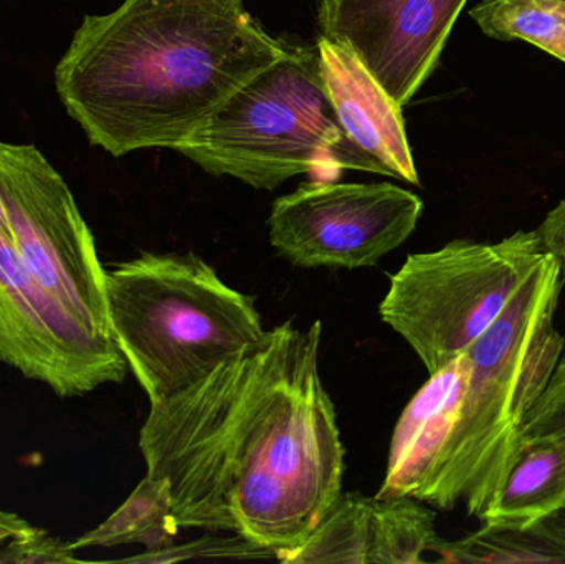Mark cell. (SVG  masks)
Returning <instances> with one entry per match:
<instances>
[{"instance_id":"cell-13","label":"cell","mask_w":565,"mask_h":564,"mask_svg":"<svg viewBox=\"0 0 565 564\" xmlns=\"http://www.w3.org/2000/svg\"><path fill=\"white\" fill-rule=\"evenodd\" d=\"M565 510V426L524 437L516 466L480 519L491 532L527 533Z\"/></svg>"},{"instance_id":"cell-10","label":"cell","mask_w":565,"mask_h":564,"mask_svg":"<svg viewBox=\"0 0 565 564\" xmlns=\"http://www.w3.org/2000/svg\"><path fill=\"white\" fill-rule=\"evenodd\" d=\"M468 0H322V35L351 46L404 108L430 78Z\"/></svg>"},{"instance_id":"cell-16","label":"cell","mask_w":565,"mask_h":564,"mask_svg":"<svg viewBox=\"0 0 565 564\" xmlns=\"http://www.w3.org/2000/svg\"><path fill=\"white\" fill-rule=\"evenodd\" d=\"M470 17L490 39L531 43L565 63V0H480Z\"/></svg>"},{"instance_id":"cell-14","label":"cell","mask_w":565,"mask_h":564,"mask_svg":"<svg viewBox=\"0 0 565 564\" xmlns=\"http://www.w3.org/2000/svg\"><path fill=\"white\" fill-rule=\"evenodd\" d=\"M179 530L181 526L172 510L168 479L146 476L108 520L70 542V546L82 552L86 549L142 545L146 552H159L174 545Z\"/></svg>"},{"instance_id":"cell-7","label":"cell","mask_w":565,"mask_h":564,"mask_svg":"<svg viewBox=\"0 0 565 564\" xmlns=\"http://www.w3.org/2000/svg\"><path fill=\"white\" fill-rule=\"evenodd\" d=\"M0 199L13 244L36 280L86 327L115 338L92 228L65 179L35 146L0 141Z\"/></svg>"},{"instance_id":"cell-24","label":"cell","mask_w":565,"mask_h":564,"mask_svg":"<svg viewBox=\"0 0 565 564\" xmlns=\"http://www.w3.org/2000/svg\"><path fill=\"white\" fill-rule=\"evenodd\" d=\"M19 530L10 529V526L0 525V545L12 536L19 535ZM23 533V532H22Z\"/></svg>"},{"instance_id":"cell-17","label":"cell","mask_w":565,"mask_h":564,"mask_svg":"<svg viewBox=\"0 0 565 564\" xmlns=\"http://www.w3.org/2000/svg\"><path fill=\"white\" fill-rule=\"evenodd\" d=\"M434 510L415 497L375 499L369 564H415L435 552L440 536Z\"/></svg>"},{"instance_id":"cell-11","label":"cell","mask_w":565,"mask_h":564,"mask_svg":"<svg viewBox=\"0 0 565 564\" xmlns=\"http://www.w3.org/2000/svg\"><path fill=\"white\" fill-rule=\"evenodd\" d=\"M316 52L322 85L344 135L348 169L420 185L401 106L351 46L321 33Z\"/></svg>"},{"instance_id":"cell-21","label":"cell","mask_w":565,"mask_h":564,"mask_svg":"<svg viewBox=\"0 0 565 564\" xmlns=\"http://www.w3.org/2000/svg\"><path fill=\"white\" fill-rule=\"evenodd\" d=\"M79 562L70 542L32 529L0 545V564H66Z\"/></svg>"},{"instance_id":"cell-4","label":"cell","mask_w":565,"mask_h":564,"mask_svg":"<svg viewBox=\"0 0 565 564\" xmlns=\"http://www.w3.org/2000/svg\"><path fill=\"white\" fill-rule=\"evenodd\" d=\"M113 337L139 386L158 403L260 343L255 298L195 254H145L106 268Z\"/></svg>"},{"instance_id":"cell-20","label":"cell","mask_w":565,"mask_h":564,"mask_svg":"<svg viewBox=\"0 0 565 564\" xmlns=\"http://www.w3.org/2000/svg\"><path fill=\"white\" fill-rule=\"evenodd\" d=\"M277 558L271 550L262 549L257 543L244 539L237 533L232 536L205 535L195 542L171 545L159 552H145L131 558L121 560L125 563L161 564L188 562V560H232V562H247V560Z\"/></svg>"},{"instance_id":"cell-5","label":"cell","mask_w":565,"mask_h":564,"mask_svg":"<svg viewBox=\"0 0 565 564\" xmlns=\"http://www.w3.org/2000/svg\"><path fill=\"white\" fill-rule=\"evenodd\" d=\"M214 175L274 191L299 174L335 181L345 142L316 50L295 49L232 95L178 149Z\"/></svg>"},{"instance_id":"cell-3","label":"cell","mask_w":565,"mask_h":564,"mask_svg":"<svg viewBox=\"0 0 565 564\" xmlns=\"http://www.w3.org/2000/svg\"><path fill=\"white\" fill-rule=\"evenodd\" d=\"M565 280L546 254L500 318L468 348L470 380L457 423L415 499L434 509L463 506L480 520L523 449L524 419L559 363L565 337L554 327Z\"/></svg>"},{"instance_id":"cell-19","label":"cell","mask_w":565,"mask_h":564,"mask_svg":"<svg viewBox=\"0 0 565 564\" xmlns=\"http://www.w3.org/2000/svg\"><path fill=\"white\" fill-rule=\"evenodd\" d=\"M445 563L553 562L527 533L480 532L458 540L438 543L435 552Z\"/></svg>"},{"instance_id":"cell-8","label":"cell","mask_w":565,"mask_h":564,"mask_svg":"<svg viewBox=\"0 0 565 564\" xmlns=\"http://www.w3.org/2000/svg\"><path fill=\"white\" fill-rule=\"evenodd\" d=\"M424 201L388 182H305L274 202L271 247L295 267H374L417 228Z\"/></svg>"},{"instance_id":"cell-22","label":"cell","mask_w":565,"mask_h":564,"mask_svg":"<svg viewBox=\"0 0 565 564\" xmlns=\"http://www.w3.org/2000/svg\"><path fill=\"white\" fill-rule=\"evenodd\" d=\"M536 232L541 248L559 265L565 280V199L544 217Z\"/></svg>"},{"instance_id":"cell-15","label":"cell","mask_w":565,"mask_h":564,"mask_svg":"<svg viewBox=\"0 0 565 564\" xmlns=\"http://www.w3.org/2000/svg\"><path fill=\"white\" fill-rule=\"evenodd\" d=\"M374 497L342 493L311 535L278 562L286 564H369Z\"/></svg>"},{"instance_id":"cell-26","label":"cell","mask_w":565,"mask_h":564,"mask_svg":"<svg viewBox=\"0 0 565 564\" xmlns=\"http://www.w3.org/2000/svg\"><path fill=\"white\" fill-rule=\"evenodd\" d=\"M321 2H322V0H321Z\"/></svg>"},{"instance_id":"cell-1","label":"cell","mask_w":565,"mask_h":564,"mask_svg":"<svg viewBox=\"0 0 565 564\" xmlns=\"http://www.w3.org/2000/svg\"><path fill=\"white\" fill-rule=\"evenodd\" d=\"M321 321H288L191 386L151 404L148 476L168 479L181 529L237 533L277 560L341 496L344 446L319 373Z\"/></svg>"},{"instance_id":"cell-6","label":"cell","mask_w":565,"mask_h":564,"mask_svg":"<svg viewBox=\"0 0 565 564\" xmlns=\"http://www.w3.org/2000/svg\"><path fill=\"white\" fill-rule=\"evenodd\" d=\"M544 257L536 231H518L500 242L454 241L411 254L392 275L379 313L428 374L437 373L503 315Z\"/></svg>"},{"instance_id":"cell-2","label":"cell","mask_w":565,"mask_h":564,"mask_svg":"<svg viewBox=\"0 0 565 564\" xmlns=\"http://www.w3.org/2000/svg\"><path fill=\"white\" fill-rule=\"evenodd\" d=\"M291 50L244 0H122L82 20L56 63V93L89 145L115 158L178 151Z\"/></svg>"},{"instance_id":"cell-23","label":"cell","mask_w":565,"mask_h":564,"mask_svg":"<svg viewBox=\"0 0 565 564\" xmlns=\"http://www.w3.org/2000/svg\"><path fill=\"white\" fill-rule=\"evenodd\" d=\"M0 525L19 530L20 533L32 529V525L26 520H23L22 517L15 515V513L3 512V510H0Z\"/></svg>"},{"instance_id":"cell-18","label":"cell","mask_w":565,"mask_h":564,"mask_svg":"<svg viewBox=\"0 0 565 564\" xmlns=\"http://www.w3.org/2000/svg\"><path fill=\"white\" fill-rule=\"evenodd\" d=\"M561 426H565V347L546 391L524 419L521 437L524 439ZM527 535L550 553L554 563H565V510Z\"/></svg>"},{"instance_id":"cell-12","label":"cell","mask_w":565,"mask_h":564,"mask_svg":"<svg viewBox=\"0 0 565 564\" xmlns=\"http://www.w3.org/2000/svg\"><path fill=\"white\" fill-rule=\"evenodd\" d=\"M468 353L430 374L405 407L392 436L384 482L375 499L414 496L450 437L470 380Z\"/></svg>"},{"instance_id":"cell-25","label":"cell","mask_w":565,"mask_h":564,"mask_svg":"<svg viewBox=\"0 0 565 564\" xmlns=\"http://www.w3.org/2000/svg\"><path fill=\"white\" fill-rule=\"evenodd\" d=\"M0 228L12 237V234H10L9 221H7L6 209H3L2 199H0Z\"/></svg>"},{"instance_id":"cell-9","label":"cell","mask_w":565,"mask_h":564,"mask_svg":"<svg viewBox=\"0 0 565 564\" xmlns=\"http://www.w3.org/2000/svg\"><path fill=\"white\" fill-rule=\"evenodd\" d=\"M0 363L58 397L85 396L125 381L129 368L115 338L86 327L26 267L0 228Z\"/></svg>"}]
</instances>
